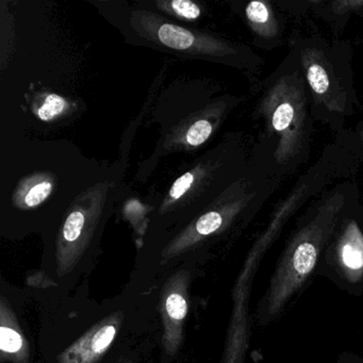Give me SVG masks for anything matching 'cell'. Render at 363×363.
Instances as JSON below:
<instances>
[{"label": "cell", "mask_w": 363, "mask_h": 363, "mask_svg": "<svg viewBox=\"0 0 363 363\" xmlns=\"http://www.w3.org/2000/svg\"><path fill=\"white\" fill-rule=\"evenodd\" d=\"M254 118L261 124L252 156L282 182L309 163L314 123L309 93L296 52H288L256 86Z\"/></svg>", "instance_id": "cell-1"}, {"label": "cell", "mask_w": 363, "mask_h": 363, "mask_svg": "<svg viewBox=\"0 0 363 363\" xmlns=\"http://www.w3.org/2000/svg\"><path fill=\"white\" fill-rule=\"evenodd\" d=\"M361 194L356 178L327 189L295 218L271 279L256 310L259 326H269L316 275L327 239L352 199Z\"/></svg>", "instance_id": "cell-2"}, {"label": "cell", "mask_w": 363, "mask_h": 363, "mask_svg": "<svg viewBox=\"0 0 363 363\" xmlns=\"http://www.w3.org/2000/svg\"><path fill=\"white\" fill-rule=\"evenodd\" d=\"M286 43L296 52L313 120L333 135L347 129L350 118L361 108L352 43L328 39L308 18L297 21Z\"/></svg>", "instance_id": "cell-3"}, {"label": "cell", "mask_w": 363, "mask_h": 363, "mask_svg": "<svg viewBox=\"0 0 363 363\" xmlns=\"http://www.w3.org/2000/svg\"><path fill=\"white\" fill-rule=\"evenodd\" d=\"M316 275L352 296H363L362 194L350 201L327 239Z\"/></svg>", "instance_id": "cell-4"}, {"label": "cell", "mask_w": 363, "mask_h": 363, "mask_svg": "<svg viewBox=\"0 0 363 363\" xmlns=\"http://www.w3.org/2000/svg\"><path fill=\"white\" fill-rule=\"evenodd\" d=\"M243 16L259 50L271 52L288 42L289 16L280 9L277 1H250L244 5Z\"/></svg>", "instance_id": "cell-5"}, {"label": "cell", "mask_w": 363, "mask_h": 363, "mask_svg": "<svg viewBox=\"0 0 363 363\" xmlns=\"http://www.w3.org/2000/svg\"><path fill=\"white\" fill-rule=\"evenodd\" d=\"M158 39L163 45L177 50H188L196 45L194 33L173 24H162L158 29Z\"/></svg>", "instance_id": "cell-6"}, {"label": "cell", "mask_w": 363, "mask_h": 363, "mask_svg": "<svg viewBox=\"0 0 363 363\" xmlns=\"http://www.w3.org/2000/svg\"><path fill=\"white\" fill-rule=\"evenodd\" d=\"M67 108V101L65 99L56 94H50L46 96L43 105L37 111L38 116L42 121H50L62 113Z\"/></svg>", "instance_id": "cell-7"}, {"label": "cell", "mask_w": 363, "mask_h": 363, "mask_svg": "<svg viewBox=\"0 0 363 363\" xmlns=\"http://www.w3.org/2000/svg\"><path fill=\"white\" fill-rule=\"evenodd\" d=\"M212 131H213V126L209 121H197L189 129L186 135V142L192 146L201 145L209 139Z\"/></svg>", "instance_id": "cell-8"}, {"label": "cell", "mask_w": 363, "mask_h": 363, "mask_svg": "<svg viewBox=\"0 0 363 363\" xmlns=\"http://www.w3.org/2000/svg\"><path fill=\"white\" fill-rule=\"evenodd\" d=\"M165 307H167V312L169 318L175 320H180L184 318V316L186 315V312H188L186 299L182 295L178 294V293H173V294L167 297Z\"/></svg>", "instance_id": "cell-9"}, {"label": "cell", "mask_w": 363, "mask_h": 363, "mask_svg": "<svg viewBox=\"0 0 363 363\" xmlns=\"http://www.w3.org/2000/svg\"><path fill=\"white\" fill-rule=\"evenodd\" d=\"M84 214L82 211H75L67 218L65 226V237L67 241L72 242L77 240L84 226Z\"/></svg>", "instance_id": "cell-10"}, {"label": "cell", "mask_w": 363, "mask_h": 363, "mask_svg": "<svg viewBox=\"0 0 363 363\" xmlns=\"http://www.w3.org/2000/svg\"><path fill=\"white\" fill-rule=\"evenodd\" d=\"M52 186L50 182H40V184L33 186L27 193L26 196H25V203L29 207L40 205L48 199V195L52 193Z\"/></svg>", "instance_id": "cell-11"}, {"label": "cell", "mask_w": 363, "mask_h": 363, "mask_svg": "<svg viewBox=\"0 0 363 363\" xmlns=\"http://www.w3.org/2000/svg\"><path fill=\"white\" fill-rule=\"evenodd\" d=\"M114 335H116V327L111 326V325L104 327L103 329L97 331L96 335L90 342L91 352H94V354H99V352H103L111 343L112 340L114 339Z\"/></svg>", "instance_id": "cell-12"}, {"label": "cell", "mask_w": 363, "mask_h": 363, "mask_svg": "<svg viewBox=\"0 0 363 363\" xmlns=\"http://www.w3.org/2000/svg\"><path fill=\"white\" fill-rule=\"evenodd\" d=\"M1 341L0 347L4 352H16L21 350L23 345L22 337L13 329L1 327Z\"/></svg>", "instance_id": "cell-13"}, {"label": "cell", "mask_w": 363, "mask_h": 363, "mask_svg": "<svg viewBox=\"0 0 363 363\" xmlns=\"http://www.w3.org/2000/svg\"><path fill=\"white\" fill-rule=\"evenodd\" d=\"M169 6L178 16L186 20H196L201 16L199 6L191 0H174Z\"/></svg>", "instance_id": "cell-14"}, {"label": "cell", "mask_w": 363, "mask_h": 363, "mask_svg": "<svg viewBox=\"0 0 363 363\" xmlns=\"http://www.w3.org/2000/svg\"><path fill=\"white\" fill-rule=\"evenodd\" d=\"M193 182H194V176L192 173L184 174L174 182L173 186L169 191V196L172 199H179L191 188Z\"/></svg>", "instance_id": "cell-15"}, {"label": "cell", "mask_w": 363, "mask_h": 363, "mask_svg": "<svg viewBox=\"0 0 363 363\" xmlns=\"http://www.w3.org/2000/svg\"><path fill=\"white\" fill-rule=\"evenodd\" d=\"M360 114V118H359L358 123H357L352 131H354V137H356L357 141H358L359 147H360L361 154H362L363 157V94L362 101H361Z\"/></svg>", "instance_id": "cell-16"}, {"label": "cell", "mask_w": 363, "mask_h": 363, "mask_svg": "<svg viewBox=\"0 0 363 363\" xmlns=\"http://www.w3.org/2000/svg\"><path fill=\"white\" fill-rule=\"evenodd\" d=\"M333 363H363V358L356 352H342Z\"/></svg>", "instance_id": "cell-17"}]
</instances>
